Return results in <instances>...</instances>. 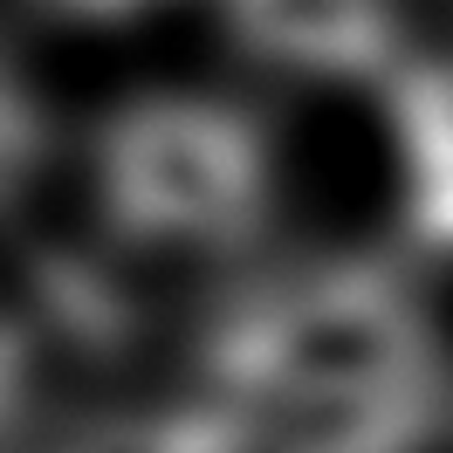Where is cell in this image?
<instances>
[{
	"mask_svg": "<svg viewBox=\"0 0 453 453\" xmlns=\"http://www.w3.org/2000/svg\"><path fill=\"white\" fill-rule=\"evenodd\" d=\"M268 385L296 453H378L419 412V330L378 288H330L275 330Z\"/></svg>",
	"mask_w": 453,
	"mask_h": 453,
	"instance_id": "obj_1",
	"label": "cell"
},
{
	"mask_svg": "<svg viewBox=\"0 0 453 453\" xmlns=\"http://www.w3.org/2000/svg\"><path fill=\"white\" fill-rule=\"evenodd\" d=\"M255 21L303 62H357L378 42V0H255Z\"/></svg>",
	"mask_w": 453,
	"mask_h": 453,
	"instance_id": "obj_2",
	"label": "cell"
},
{
	"mask_svg": "<svg viewBox=\"0 0 453 453\" xmlns=\"http://www.w3.org/2000/svg\"><path fill=\"white\" fill-rule=\"evenodd\" d=\"M412 199L440 234H453V69L426 76L412 104Z\"/></svg>",
	"mask_w": 453,
	"mask_h": 453,
	"instance_id": "obj_3",
	"label": "cell"
}]
</instances>
